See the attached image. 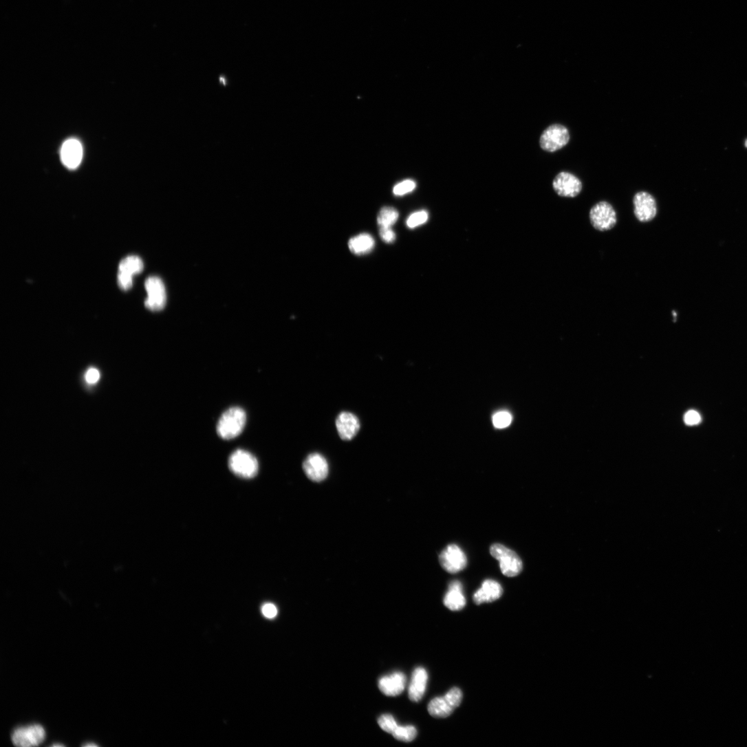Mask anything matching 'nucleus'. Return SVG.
Instances as JSON below:
<instances>
[{
	"label": "nucleus",
	"mask_w": 747,
	"mask_h": 747,
	"mask_svg": "<svg viewBox=\"0 0 747 747\" xmlns=\"http://www.w3.org/2000/svg\"><path fill=\"white\" fill-rule=\"evenodd\" d=\"M246 422L245 411L239 407H232L225 411L217 424L218 435L229 440L239 436L243 431Z\"/></svg>",
	"instance_id": "obj_1"
},
{
	"label": "nucleus",
	"mask_w": 747,
	"mask_h": 747,
	"mask_svg": "<svg viewBox=\"0 0 747 747\" xmlns=\"http://www.w3.org/2000/svg\"><path fill=\"white\" fill-rule=\"evenodd\" d=\"M228 466L237 476L250 479L258 474L259 464L256 457L241 449L234 451L229 457Z\"/></svg>",
	"instance_id": "obj_2"
},
{
	"label": "nucleus",
	"mask_w": 747,
	"mask_h": 747,
	"mask_svg": "<svg viewBox=\"0 0 747 747\" xmlns=\"http://www.w3.org/2000/svg\"><path fill=\"white\" fill-rule=\"evenodd\" d=\"M592 227L599 232H607L617 224L618 217L613 206L606 201H600L592 206L589 213Z\"/></svg>",
	"instance_id": "obj_3"
},
{
	"label": "nucleus",
	"mask_w": 747,
	"mask_h": 747,
	"mask_svg": "<svg viewBox=\"0 0 747 747\" xmlns=\"http://www.w3.org/2000/svg\"><path fill=\"white\" fill-rule=\"evenodd\" d=\"M491 556L500 562L502 573L508 577H515L523 570V562L513 550L501 544H493L490 548Z\"/></svg>",
	"instance_id": "obj_4"
},
{
	"label": "nucleus",
	"mask_w": 747,
	"mask_h": 747,
	"mask_svg": "<svg viewBox=\"0 0 747 747\" xmlns=\"http://www.w3.org/2000/svg\"><path fill=\"white\" fill-rule=\"evenodd\" d=\"M462 700V691L456 687L453 688L444 697L432 700L429 704L428 711L434 717H447L460 705Z\"/></svg>",
	"instance_id": "obj_5"
},
{
	"label": "nucleus",
	"mask_w": 747,
	"mask_h": 747,
	"mask_svg": "<svg viewBox=\"0 0 747 747\" xmlns=\"http://www.w3.org/2000/svg\"><path fill=\"white\" fill-rule=\"evenodd\" d=\"M570 140L568 129L561 124H554L542 134L540 139L541 149L554 153L564 148Z\"/></svg>",
	"instance_id": "obj_6"
},
{
	"label": "nucleus",
	"mask_w": 747,
	"mask_h": 747,
	"mask_svg": "<svg viewBox=\"0 0 747 747\" xmlns=\"http://www.w3.org/2000/svg\"><path fill=\"white\" fill-rule=\"evenodd\" d=\"M634 213L641 223L652 221L658 215V208L656 198L647 191L637 193L633 199Z\"/></svg>",
	"instance_id": "obj_7"
},
{
	"label": "nucleus",
	"mask_w": 747,
	"mask_h": 747,
	"mask_svg": "<svg viewBox=\"0 0 747 747\" xmlns=\"http://www.w3.org/2000/svg\"><path fill=\"white\" fill-rule=\"evenodd\" d=\"M45 731L39 724H33L25 727H19L12 733V741L14 745L22 747L36 746L45 739Z\"/></svg>",
	"instance_id": "obj_8"
},
{
	"label": "nucleus",
	"mask_w": 747,
	"mask_h": 747,
	"mask_svg": "<svg viewBox=\"0 0 747 747\" xmlns=\"http://www.w3.org/2000/svg\"><path fill=\"white\" fill-rule=\"evenodd\" d=\"M553 188L560 197L574 198L581 193L583 184L574 174L563 171L556 176L553 181Z\"/></svg>",
	"instance_id": "obj_9"
},
{
	"label": "nucleus",
	"mask_w": 747,
	"mask_h": 747,
	"mask_svg": "<svg viewBox=\"0 0 747 747\" xmlns=\"http://www.w3.org/2000/svg\"><path fill=\"white\" fill-rule=\"evenodd\" d=\"M145 286L148 293L146 307L152 311L163 310L166 303V293L162 281L158 277H150L147 280Z\"/></svg>",
	"instance_id": "obj_10"
},
{
	"label": "nucleus",
	"mask_w": 747,
	"mask_h": 747,
	"mask_svg": "<svg viewBox=\"0 0 747 747\" xmlns=\"http://www.w3.org/2000/svg\"><path fill=\"white\" fill-rule=\"evenodd\" d=\"M442 568L450 574L463 570L467 565V559L463 551L456 545H450L442 552L439 557Z\"/></svg>",
	"instance_id": "obj_11"
},
{
	"label": "nucleus",
	"mask_w": 747,
	"mask_h": 747,
	"mask_svg": "<svg viewBox=\"0 0 747 747\" xmlns=\"http://www.w3.org/2000/svg\"><path fill=\"white\" fill-rule=\"evenodd\" d=\"M303 470L309 479L320 482L327 477L329 465L327 459L322 455L312 453L305 460Z\"/></svg>",
	"instance_id": "obj_12"
},
{
	"label": "nucleus",
	"mask_w": 747,
	"mask_h": 747,
	"mask_svg": "<svg viewBox=\"0 0 747 747\" xmlns=\"http://www.w3.org/2000/svg\"><path fill=\"white\" fill-rule=\"evenodd\" d=\"M340 437L345 441L352 440L358 433L360 422L358 418L349 412L340 413L336 421Z\"/></svg>",
	"instance_id": "obj_13"
},
{
	"label": "nucleus",
	"mask_w": 747,
	"mask_h": 747,
	"mask_svg": "<svg viewBox=\"0 0 747 747\" xmlns=\"http://www.w3.org/2000/svg\"><path fill=\"white\" fill-rule=\"evenodd\" d=\"M61 157L63 164L66 167L70 169H76L80 165L83 158L81 144L74 139L66 141L61 148Z\"/></svg>",
	"instance_id": "obj_14"
},
{
	"label": "nucleus",
	"mask_w": 747,
	"mask_h": 747,
	"mask_svg": "<svg viewBox=\"0 0 747 747\" xmlns=\"http://www.w3.org/2000/svg\"><path fill=\"white\" fill-rule=\"evenodd\" d=\"M504 594V589L499 583L493 580H486L473 595L474 603L479 605L490 603L499 599Z\"/></svg>",
	"instance_id": "obj_15"
},
{
	"label": "nucleus",
	"mask_w": 747,
	"mask_h": 747,
	"mask_svg": "<svg viewBox=\"0 0 747 747\" xmlns=\"http://www.w3.org/2000/svg\"><path fill=\"white\" fill-rule=\"evenodd\" d=\"M406 684V675L402 673L397 672L381 678L379 682V688L385 695L395 697L404 691Z\"/></svg>",
	"instance_id": "obj_16"
},
{
	"label": "nucleus",
	"mask_w": 747,
	"mask_h": 747,
	"mask_svg": "<svg viewBox=\"0 0 747 747\" xmlns=\"http://www.w3.org/2000/svg\"><path fill=\"white\" fill-rule=\"evenodd\" d=\"M428 678V673L424 668L419 667L414 671L409 689L411 701L418 702L422 700L426 689Z\"/></svg>",
	"instance_id": "obj_17"
},
{
	"label": "nucleus",
	"mask_w": 747,
	"mask_h": 747,
	"mask_svg": "<svg viewBox=\"0 0 747 747\" xmlns=\"http://www.w3.org/2000/svg\"><path fill=\"white\" fill-rule=\"evenodd\" d=\"M444 603L453 611H459L465 607L466 598L462 593V585L459 581H453L450 584Z\"/></svg>",
	"instance_id": "obj_18"
},
{
	"label": "nucleus",
	"mask_w": 747,
	"mask_h": 747,
	"mask_svg": "<svg viewBox=\"0 0 747 747\" xmlns=\"http://www.w3.org/2000/svg\"><path fill=\"white\" fill-rule=\"evenodd\" d=\"M376 241L374 238L367 233H362L351 238L348 242L350 251L356 255H363L369 253Z\"/></svg>",
	"instance_id": "obj_19"
},
{
	"label": "nucleus",
	"mask_w": 747,
	"mask_h": 747,
	"mask_svg": "<svg viewBox=\"0 0 747 747\" xmlns=\"http://www.w3.org/2000/svg\"><path fill=\"white\" fill-rule=\"evenodd\" d=\"M142 260L137 256H130L121 261L118 267V274L133 278L140 274L144 270Z\"/></svg>",
	"instance_id": "obj_20"
},
{
	"label": "nucleus",
	"mask_w": 747,
	"mask_h": 747,
	"mask_svg": "<svg viewBox=\"0 0 747 747\" xmlns=\"http://www.w3.org/2000/svg\"><path fill=\"white\" fill-rule=\"evenodd\" d=\"M399 218V213L392 207H384L380 210L378 221L380 227H391Z\"/></svg>",
	"instance_id": "obj_21"
},
{
	"label": "nucleus",
	"mask_w": 747,
	"mask_h": 747,
	"mask_svg": "<svg viewBox=\"0 0 747 747\" xmlns=\"http://www.w3.org/2000/svg\"><path fill=\"white\" fill-rule=\"evenodd\" d=\"M418 731L413 726H398L393 732V735L398 740L409 742L415 739Z\"/></svg>",
	"instance_id": "obj_22"
},
{
	"label": "nucleus",
	"mask_w": 747,
	"mask_h": 747,
	"mask_svg": "<svg viewBox=\"0 0 747 747\" xmlns=\"http://www.w3.org/2000/svg\"><path fill=\"white\" fill-rule=\"evenodd\" d=\"M378 723L385 731L391 734L393 733L399 726L394 717L390 714L382 715L378 719Z\"/></svg>",
	"instance_id": "obj_23"
},
{
	"label": "nucleus",
	"mask_w": 747,
	"mask_h": 747,
	"mask_svg": "<svg viewBox=\"0 0 747 747\" xmlns=\"http://www.w3.org/2000/svg\"><path fill=\"white\" fill-rule=\"evenodd\" d=\"M512 421V415L506 411L497 413L492 418L493 425L497 429H504L509 426Z\"/></svg>",
	"instance_id": "obj_24"
},
{
	"label": "nucleus",
	"mask_w": 747,
	"mask_h": 747,
	"mask_svg": "<svg viewBox=\"0 0 747 747\" xmlns=\"http://www.w3.org/2000/svg\"><path fill=\"white\" fill-rule=\"evenodd\" d=\"M429 219L427 212L422 210L412 214L407 219V226L411 228H416L426 223Z\"/></svg>",
	"instance_id": "obj_25"
},
{
	"label": "nucleus",
	"mask_w": 747,
	"mask_h": 747,
	"mask_svg": "<svg viewBox=\"0 0 747 747\" xmlns=\"http://www.w3.org/2000/svg\"><path fill=\"white\" fill-rule=\"evenodd\" d=\"M415 187L414 181L407 180L398 184L393 188V193L397 196H402L413 191Z\"/></svg>",
	"instance_id": "obj_26"
},
{
	"label": "nucleus",
	"mask_w": 747,
	"mask_h": 747,
	"mask_svg": "<svg viewBox=\"0 0 747 747\" xmlns=\"http://www.w3.org/2000/svg\"><path fill=\"white\" fill-rule=\"evenodd\" d=\"M684 421L688 426H695L702 422V418L698 412L691 410L685 414Z\"/></svg>",
	"instance_id": "obj_27"
},
{
	"label": "nucleus",
	"mask_w": 747,
	"mask_h": 747,
	"mask_svg": "<svg viewBox=\"0 0 747 747\" xmlns=\"http://www.w3.org/2000/svg\"><path fill=\"white\" fill-rule=\"evenodd\" d=\"M380 234L386 243H393L396 239V235L391 227H380Z\"/></svg>",
	"instance_id": "obj_28"
},
{
	"label": "nucleus",
	"mask_w": 747,
	"mask_h": 747,
	"mask_svg": "<svg viewBox=\"0 0 747 747\" xmlns=\"http://www.w3.org/2000/svg\"><path fill=\"white\" fill-rule=\"evenodd\" d=\"M262 612L268 618H274L278 614V609L273 603H266L262 607Z\"/></svg>",
	"instance_id": "obj_29"
},
{
	"label": "nucleus",
	"mask_w": 747,
	"mask_h": 747,
	"mask_svg": "<svg viewBox=\"0 0 747 747\" xmlns=\"http://www.w3.org/2000/svg\"><path fill=\"white\" fill-rule=\"evenodd\" d=\"M85 380L90 385L96 384L100 380V373L96 368H90L85 374Z\"/></svg>",
	"instance_id": "obj_30"
},
{
	"label": "nucleus",
	"mask_w": 747,
	"mask_h": 747,
	"mask_svg": "<svg viewBox=\"0 0 747 747\" xmlns=\"http://www.w3.org/2000/svg\"><path fill=\"white\" fill-rule=\"evenodd\" d=\"M83 746H86V747H96V746H97V745H96V744H94V743H89H89H87V744H84V745H83Z\"/></svg>",
	"instance_id": "obj_31"
},
{
	"label": "nucleus",
	"mask_w": 747,
	"mask_h": 747,
	"mask_svg": "<svg viewBox=\"0 0 747 747\" xmlns=\"http://www.w3.org/2000/svg\"><path fill=\"white\" fill-rule=\"evenodd\" d=\"M52 746H54V747L63 746V745L61 744H54L52 745Z\"/></svg>",
	"instance_id": "obj_32"
},
{
	"label": "nucleus",
	"mask_w": 747,
	"mask_h": 747,
	"mask_svg": "<svg viewBox=\"0 0 747 747\" xmlns=\"http://www.w3.org/2000/svg\"><path fill=\"white\" fill-rule=\"evenodd\" d=\"M745 147L747 148V140L745 142Z\"/></svg>",
	"instance_id": "obj_33"
}]
</instances>
